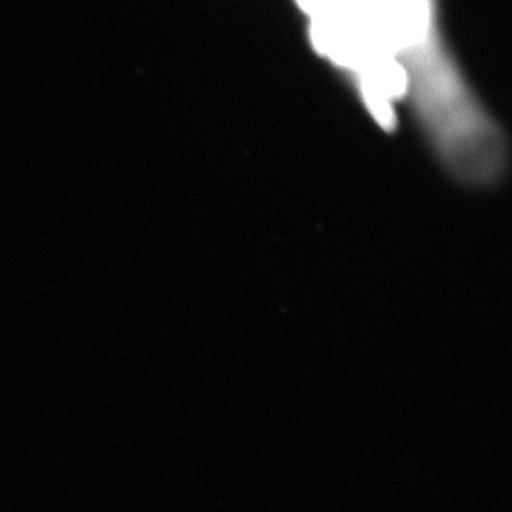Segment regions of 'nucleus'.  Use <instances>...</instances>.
Masks as SVG:
<instances>
[{
	"instance_id": "obj_1",
	"label": "nucleus",
	"mask_w": 512,
	"mask_h": 512,
	"mask_svg": "<svg viewBox=\"0 0 512 512\" xmlns=\"http://www.w3.org/2000/svg\"><path fill=\"white\" fill-rule=\"evenodd\" d=\"M342 3L373 46L405 68L409 94L437 150H462L485 136L491 115L441 46L433 0Z\"/></svg>"
}]
</instances>
